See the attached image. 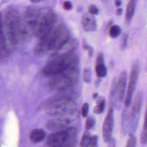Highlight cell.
<instances>
[{
	"instance_id": "8992f818",
	"label": "cell",
	"mask_w": 147,
	"mask_h": 147,
	"mask_svg": "<svg viewBox=\"0 0 147 147\" xmlns=\"http://www.w3.org/2000/svg\"><path fill=\"white\" fill-rule=\"evenodd\" d=\"M55 16L50 11L38 13L34 35L38 38L45 35L55 26Z\"/></svg>"
},
{
	"instance_id": "7402d4cb",
	"label": "cell",
	"mask_w": 147,
	"mask_h": 147,
	"mask_svg": "<svg viewBox=\"0 0 147 147\" xmlns=\"http://www.w3.org/2000/svg\"><path fill=\"white\" fill-rule=\"evenodd\" d=\"M95 124V119L93 117H88L86 119L85 123V127L87 130H89L92 128Z\"/></svg>"
},
{
	"instance_id": "9c48e42d",
	"label": "cell",
	"mask_w": 147,
	"mask_h": 147,
	"mask_svg": "<svg viewBox=\"0 0 147 147\" xmlns=\"http://www.w3.org/2000/svg\"><path fill=\"white\" fill-rule=\"evenodd\" d=\"M70 123L71 121L69 119L56 118L49 120L47 123L46 127L49 130L56 132L69 127Z\"/></svg>"
},
{
	"instance_id": "d6a6232c",
	"label": "cell",
	"mask_w": 147,
	"mask_h": 147,
	"mask_svg": "<svg viewBox=\"0 0 147 147\" xmlns=\"http://www.w3.org/2000/svg\"><path fill=\"white\" fill-rule=\"evenodd\" d=\"M97 95H98V94H97L96 93H94V94H93V95H92V98H93L94 99H95V98H96L97 97Z\"/></svg>"
},
{
	"instance_id": "4dcf8cb0",
	"label": "cell",
	"mask_w": 147,
	"mask_h": 147,
	"mask_svg": "<svg viewBox=\"0 0 147 147\" xmlns=\"http://www.w3.org/2000/svg\"><path fill=\"white\" fill-rule=\"evenodd\" d=\"M126 41H127V37L126 36L124 38V40H123V45H122V47H123V48H125L126 45Z\"/></svg>"
},
{
	"instance_id": "7c38bea8",
	"label": "cell",
	"mask_w": 147,
	"mask_h": 147,
	"mask_svg": "<svg viewBox=\"0 0 147 147\" xmlns=\"http://www.w3.org/2000/svg\"><path fill=\"white\" fill-rule=\"evenodd\" d=\"M95 70L96 75L99 78H103L106 75L107 69L105 65L103 55L101 53L99 54L96 58Z\"/></svg>"
},
{
	"instance_id": "d4e9b609",
	"label": "cell",
	"mask_w": 147,
	"mask_h": 147,
	"mask_svg": "<svg viewBox=\"0 0 147 147\" xmlns=\"http://www.w3.org/2000/svg\"><path fill=\"white\" fill-rule=\"evenodd\" d=\"M89 13L92 15H96L99 13V9L95 5H91L88 7Z\"/></svg>"
},
{
	"instance_id": "f546056e",
	"label": "cell",
	"mask_w": 147,
	"mask_h": 147,
	"mask_svg": "<svg viewBox=\"0 0 147 147\" xmlns=\"http://www.w3.org/2000/svg\"><path fill=\"white\" fill-rule=\"evenodd\" d=\"M122 4V1L121 0H115V5L117 7H118L121 6Z\"/></svg>"
},
{
	"instance_id": "ba28073f",
	"label": "cell",
	"mask_w": 147,
	"mask_h": 147,
	"mask_svg": "<svg viewBox=\"0 0 147 147\" xmlns=\"http://www.w3.org/2000/svg\"><path fill=\"white\" fill-rule=\"evenodd\" d=\"M138 69L136 68H133L131 69V71L130 72L129 82L126 94L125 99L124 103L126 107H129L131 103L133 94L135 90L136 85V83L138 79Z\"/></svg>"
},
{
	"instance_id": "ffe728a7",
	"label": "cell",
	"mask_w": 147,
	"mask_h": 147,
	"mask_svg": "<svg viewBox=\"0 0 147 147\" xmlns=\"http://www.w3.org/2000/svg\"><path fill=\"white\" fill-rule=\"evenodd\" d=\"M146 115H145V118H144V129L143 131L142 132V134L141 135V138H140V141L141 143L143 145H145L146 144V141H147V136H146Z\"/></svg>"
},
{
	"instance_id": "d6986e66",
	"label": "cell",
	"mask_w": 147,
	"mask_h": 147,
	"mask_svg": "<svg viewBox=\"0 0 147 147\" xmlns=\"http://www.w3.org/2000/svg\"><path fill=\"white\" fill-rule=\"evenodd\" d=\"M91 135L87 131H85L80 142V146L82 147H87Z\"/></svg>"
},
{
	"instance_id": "603a6c76",
	"label": "cell",
	"mask_w": 147,
	"mask_h": 147,
	"mask_svg": "<svg viewBox=\"0 0 147 147\" xmlns=\"http://www.w3.org/2000/svg\"><path fill=\"white\" fill-rule=\"evenodd\" d=\"M136 145V138L133 134L130 135L126 146L127 147H134Z\"/></svg>"
},
{
	"instance_id": "f1b7e54d",
	"label": "cell",
	"mask_w": 147,
	"mask_h": 147,
	"mask_svg": "<svg viewBox=\"0 0 147 147\" xmlns=\"http://www.w3.org/2000/svg\"><path fill=\"white\" fill-rule=\"evenodd\" d=\"M122 9L120 7L118 8L116 10V14L119 16H121L122 14Z\"/></svg>"
},
{
	"instance_id": "1f68e13d",
	"label": "cell",
	"mask_w": 147,
	"mask_h": 147,
	"mask_svg": "<svg viewBox=\"0 0 147 147\" xmlns=\"http://www.w3.org/2000/svg\"><path fill=\"white\" fill-rule=\"evenodd\" d=\"M42 1H44V0H30V1L33 3H38V2H41Z\"/></svg>"
},
{
	"instance_id": "484cf974",
	"label": "cell",
	"mask_w": 147,
	"mask_h": 147,
	"mask_svg": "<svg viewBox=\"0 0 147 147\" xmlns=\"http://www.w3.org/2000/svg\"><path fill=\"white\" fill-rule=\"evenodd\" d=\"M88 104L87 103H84L82 108V114L83 117H86L87 115L88 112Z\"/></svg>"
},
{
	"instance_id": "5bb4252c",
	"label": "cell",
	"mask_w": 147,
	"mask_h": 147,
	"mask_svg": "<svg viewBox=\"0 0 147 147\" xmlns=\"http://www.w3.org/2000/svg\"><path fill=\"white\" fill-rule=\"evenodd\" d=\"M45 132L41 129H34L29 133V140L33 143H38L42 141L45 137Z\"/></svg>"
},
{
	"instance_id": "6da1fadb",
	"label": "cell",
	"mask_w": 147,
	"mask_h": 147,
	"mask_svg": "<svg viewBox=\"0 0 147 147\" xmlns=\"http://www.w3.org/2000/svg\"><path fill=\"white\" fill-rule=\"evenodd\" d=\"M69 37V32L64 25L54 26L49 32L38 38L33 49L34 54L42 56L51 52L52 55L57 53L68 43Z\"/></svg>"
},
{
	"instance_id": "8fae6325",
	"label": "cell",
	"mask_w": 147,
	"mask_h": 147,
	"mask_svg": "<svg viewBox=\"0 0 147 147\" xmlns=\"http://www.w3.org/2000/svg\"><path fill=\"white\" fill-rule=\"evenodd\" d=\"M82 27L86 32H93L96 29L97 25L95 18L91 14H85L82 18Z\"/></svg>"
},
{
	"instance_id": "5b68a950",
	"label": "cell",
	"mask_w": 147,
	"mask_h": 147,
	"mask_svg": "<svg viewBox=\"0 0 147 147\" xmlns=\"http://www.w3.org/2000/svg\"><path fill=\"white\" fill-rule=\"evenodd\" d=\"M20 17L18 11L14 7H9L4 11L3 16V26L6 37L13 44L18 40V28Z\"/></svg>"
},
{
	"instance_id": "ac0fdd59",
	"label": "cell",
	"mask_w": 147,
	"mask_h": 147,
	"mask_svg": "<svg viewBox=\"0 0 147 147\" xmlns=\"http://www.w3.org/2000/svg\"><path fill=\"white\" fill-rule=\"evenodd\" d=\"M105 107V101L103 99H100L96 106L94 108V112L95 114H100L102 113Z\"/></svg>"
},
{
	"instance_id": "52a82bcc",
	"label": "cell",
	"mask_w": 147,
	"mask_h": 147,
	"mask_svg": "<svg viewBox=\"0 0 147 147\" xmlns=\"http://www.w3.org/2000/svg\"><path fill=\"white\" fill-rule=\"evenodd\" d=\"M114 111L112 107H111L105 118L103 125V137L105 141L108 143L111 139V135L113 128L114 125Z\"/></svg>"
},
{
	"instance_id": "44dd1931",
	"label": "cell",
	"mask_w": 147,
	"mask_h": 147,
	"mask_svg": "<svg viewBox=\"0 0 147 147\" xmlns=\"http://www.w3.org/2000/svg\"><path fill=\"white\" fill-rule=\"evenodd\" d=\"M83 80L87 83H90L91 80V72L90 69L86 68L83 72Z\"/></svg>"
},
{
	"instance_id": "2e32d148",
	"label": "cell",
	"mask_w": 147,
	"mask_h": 147,
	"mask_svg": "<svg viewBox=\"0 0 147 147\" xmlns=\"http://www.w3.org/2000/svg\"><path fill=\"white\" fill-rule=\"evenodd\" d=\"M137 1V0H130L127 4L126 11V19L127 22H130L133 17Z\"/></svg>"
},
{
	"instance_id": "7a4b0ae2",
	"label": "cell",
	"mask_w": 147,
	"mask_h": 147,
	"mask_svg": "<svg viewBox=\"0 0 147 147\" xmlns=\"http://www.w3.org/2000/svg\"><path fill=\"white\" fill-rule=\"evenodd\" d=\"M79 58L73 49L52 55L42 69L43 75L49 76L67 68L78 64Z\"/></svg>"
},
{
	"instance_id": "4fadbf2b",
	"label": "cell",
	"mask_w": 147,
	"mask_h": 147,
	"mask_svg": "<svg viewBox=\"0 0 147 147\" xmlns=\"http://www.w3.org/2000/svg\"><path fill=\"white\" fill-rule=\"evenodd\" d=\"M6 37L5 33L3 15L0 12V56L6 53Z\"/></svg>"
},
{
	"instance_id": "e0dca14e",
	"label": "cell",
	"mask_w": 147,
	"mask_h": 147,
	"mask_svg": "<svg viewBox=\"0 0 147 147\" xmlns=\"http://www.w3.org/2000/svg\"><path fill=\"white\" fill-rule=\"evenodd\" d=\"M121 32V29L119 26L117 25H113L110 26L109 29V33L110 37L116 38L120 34Z\"/></svg>"
},
{
	"instance_id": "3957f363",
	"label": "cell",
	"mask_w": 147,
	"mask_h": 147,
	"mask_svg": "<svg viewBox=\"0 0 147 147\" xmlns=\"http://www.w3.org/2000/svg\"><path fill=\"white\" fill-rule=\"evenodd\" d=\"M79 73L78 64L70 66L49 76L47 86L52 91H60L73 87L77 82Z\"/></svg>"
},
{
	"instance_id": "cb8c5ba5",
	"label": "cell",
	"mask_w": 147,
	"mask_h": 147,
	"mask_svg": "<svg viewBox=\"0 0 147 147\" xmlns=\"http://www.w3.org/2000/svg\"><path fill=\"white\" fill-rule=\"evenodd\" d=\"M98 145V137L96 136H91L87 147L96 146Z\"/></svg>"
},
{
	"instance_id": "83f0119b",
	"label": "cell",
	"mask_w": 147,
	"mask_h": 147,
	"mask_svg": "<svg viewBox=\"0 0 147 147\" xmlns=\"http://www.w3.org/2000/svg\"><path fill=\"white\" fill-rule=\"evenodd\" d=\"M83 48H84V49H87V51H88V54H89V56H92V54H93V50H92V48L91 47H90L89 45H87V44H83Z\"/></svg>"
},
{
	"instance_id": "9a60e30c",
	"label": "cell",
	"mask_w": 147,
	"mask_h": 147,
	"mask_svg": "<svg viewBox=\"0 0 147 147\" xmlns=\"http://www.w3.org/2000/svg\"><path fill=\"white\" fill-rule=\"evenodd\" d=\"M142 98H143L142 93L141 91L138 92L136 94L132 104L131 111L132 115H136L140 111L141 103H142Z\"/></svg>"
},
{
	"instance_id": "30bf717a",
	"label": "cell",
	"mask_w": 147,
	"mask_h": 147,
	"mask_svg": "<svg viewBox=\"0 0 147 147\" xmlns=\"http://www.w3.org/2000/svg\"><path fill=\"white\" fill-rule=\"evenodd\" d=\"M127 79V74L126 71H123L119 75L116 83V94L117 100L120 103L123 100L125 91Z\"/></svg>"
},
{
	"instance_id": "4316f807",
	"label": "cell",
	"mask_w": 147,
	"mask_h": 147,
	"mask_svg": "<svg viewBox=\"0 0 147 147\" xmlns=\"http://www.w3.org/2000/svg\"><path fill=\"white\" fill-rule=\"evenodd\" d=\"M63 8L66 10H71L72 8V4L69 1H64L63 3Z\"/></svg>"
},
{
	"instance_id": "277c9868",
	"label": "cell",
	"mask_w": 147,
	"mask_h": 147,
	"mask_svg": "<svg viewBox=\"0 0 147 147\" xmlns=\"http://www.w3.org/2000/svg\"><path fill=\"white\" fill-rule=\"evenodd\" d=\"M78 130L68 127L64 130L49 134L46 138L44 145L49 147L75 146L78 141Z\"/></svg>"
}]
</instances>
